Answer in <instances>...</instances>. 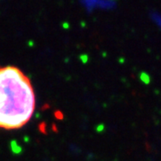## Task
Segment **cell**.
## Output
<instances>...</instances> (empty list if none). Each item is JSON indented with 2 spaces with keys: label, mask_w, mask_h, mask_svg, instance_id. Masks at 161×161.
Wrapping results in <instances>:
<instances>
[{
  "label": "cell",
  "mask_w": 161,
  "mask_h": 161,
  "mask_svg": "<svg viewBox=\"0 0 161 161\" xmlns=\"http://www.w3.org/2000/svg\"><path fill=\"white\" fill-rule=\"evenodd\" d=\"M35 101L32 84L22 70L0 67V129L24 126L34 114Z\"/></svg>",
  "instance_id": "6da1fadb"
}]
</instances>
